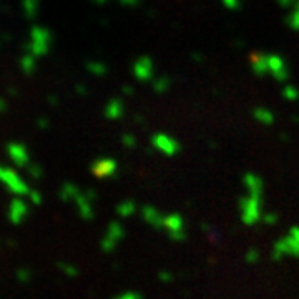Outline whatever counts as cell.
I'll return each instance as SVG.
<instances>
[{
    "label": "cell",
    "instance_id": "9c48e42d",
    "mask_svg": "<svg viewBox=\"0 0 299 299\" xmlns=\"http://www.w3.org/2000/svg\"><path fill=\"white\" fill-rule=\"evenodd\" d=\"M25 10L30 17H34V13L37 12V0H25Z\"/></svg>",
    "mask_w": 299,
    "mask_h": 299
},
{
    "label": "cell",
    "instance_id": "3957f363",
    "mask_svg": "<svg viewBox=\"0 0 299 299\" xmlns=\"http://www.w3.org/2000/svg\"><path fill=\"white\" fill-rule=\"evenodd\" d=\"M133 74L140 80H150L153 76V62L150 57H140L133 65Z\"/></svg>",
    "mask_w": 299,
    "mask_h": 299
},
{
    "label": "cell",
    "instance_id": "5bb4252c",
    "mask_svg": "<svg viewBox=\"0 0 299 299\" xmlns=\"http://www.w3.org/2000/svg\"><path fill=\"white\" fill-rule=\"evenodd\" d=\"M278 2H279L283 7H289V5H296L298 0H278Z\"/></svg>",
    "mask_w": 299,
    "mask_h": 299
},
{
    "label": "cell",
    "instance_id": "30bf717a",
    "mask_svg": "<svg viewBox=\"0 0 299 299\" xmlns=\"http://www.w3.org/2000/svg\"><path fill=\"white\" fill-rule=\"evenodd\" d=\"M168 85H170V80L166 78V76H163L161 80H156V83H155V90H158V92H165V90L168 88Z\"/></svg>",
    "mask_w": 299,
    "mask_h": 299
},
{
    "label": "cell",
    "instance_id": "5b68a950",
    "mask_svg": "<svg viewBox=\"0 0 299 299\" xmlns=\"http://www.w3.org/2000/svg\"><path fill=\"white\" fill-rule=\"evenodd\" d=\"M153 143H155L156 148H160L161 151L168 153V155H171V153H175L176 150H178V145H176L175 140H171L170 137H166V135H155L153 137Z\"/></svg>",
    "mask_w": 299,
    "mask_h": 299
},
{
    "label": "cell",
    "instance_id": "6da1fadb",
    "mask_svg": "<svg viewBox=\"0 0 299 299\" xmlns=\"http://www.w3.org/2000/svg\"><path fill=\"white\" fill-rule=\"evenodd\" d=\"M50 43H52V35H50L48 30L42 29V27H35V29L32 30L29 50L34 57L45 55L50 48Z\"/></svg>",
    "mask_w": 299,
    "mask_h": 299
},
{
    "label": "cell",
    "instance_id": "ba28073f",
    "mask_svg": "<svg viewBox=\"0 0 299 299\" xmlns=\"http://www.w3.org/2000/svg\"><path fill=\"white\" fill-rule=\"evenodd\" d=\"M20 63H22V67H24L25 72H30L35 67V57L32 55V53H27V55H24V58H22Z\"/></svg>",
    "mask_w": 299,
    "mask_h": 299
},
{
    "label": "cell",
    "instance_id": "9a60e30c",
    "mask_svg": "<svg viewBox=\"0 0 299 299\" xmlns=\"http://www.w3.org/2000/svg\"><path fill=\"white\" fill-rule=\"evenodd\" d=\"M123 5H137L138 3V0H120Z\"/></svg>",
    "mask_w": 299,
    "mask_h": 299
},
{
    "label": "cell",
    "instance_id": "2e32d148",
    "mask_svg": "<svg viewBox=\"0 0 299 299\" xmlns=\"http://www.w3.org/2000/svg\"><path fill=\"white\" fill-rule=\"evenodd\" d=\"M97 2H98V3H102V2H105V0H97Z\"/></svg>",
    "mask_w": 299,
    "mask_h": 299
},
{
    "label": "cell",
    "instance_id": "4fadbf2b",
    "mask_svg": "<svg viewBox=\"0 0 299 299\" xmlns=\"http://www.w3.org/2000/svg\"><path fill=\"white\" fill-rule=\"evenodd\" d=\"M223 2L228 8H238L239 7V0H223Z\"/></svg>",
    "mask_w": 299,
    "mask_h": 299
},
{
    "label": "cell",
    "instance_id": "8fae6325",
    "mask_svg": "<svg viewBox=\"0 0 299 299\" xmlns=\"http://www.w3.org/2000/svg\"><path fill=\"white\" fill-rule=\"evenodd\" d=\"M90 70L92 72H100V74H105L107 72V67L103 63H90Z\"/></svg>",
    "mask_w": 299,
    "mask_h": 299
},
{
    "label": "cell",
    "instance_id": "7a4b0ae2",
    "mask_svg": "<svg viewBox=\"0 0 299 299\" xmlns=\"http://www.w3.org/2000/svg\"><path fill=\"white\" fill-rule=\"evenodd\" d=\"M269 74L274 76L278 81H284L288 80L289 76V70L286 67L284 60L278 55H269Z\"/></svg>",
    "mask_w": 299,
    "mask_h": 299
},
{
    "label": "cell",
    "instance_id": "8992f818",
    "mask_svg": "<svg viewBox=\"0 0 299 299\" xmlns=\"http://www.w3.org/2000/svg\"><path fill=\"white\" fill-rule=\"evenodd\" d=\"M288 25L291 27V29H294V30H299V0H298L296 5H294L293 13H289V17H288Z\"/></svg>",
    "mask_w": 299,
    "mask_h": 299
},
{
    "label": "cell",
    "instance_id": "277c9868",
    "mask_svg": "<svg viewBox=\"0 0 299 299\" xmlns=\"http://www.w3.org/2000/svg\"><path fill=\"white\" fill-rule=\"evenodd\" d=\"M251 65H253L255 74L262 76L266 72H269V55H264V53H253Z\"/></svg>",
    "mask_w": 299,
    "mask_h": 299
},
{
    "label": "cell",
    "instance_id": "52a82bcc",
    "mask_svg": "<svg viewBox=\"0 0 299 299\" xmlns=\"http://www.w3.org/2000/svg\"><path fill=\"white\" fill-rule=\"evenodd\" d=\"M255 116L260 121H262V123H271V121H273V115H271L268 110H262V108L255 110Z\"/></svg>",
    "mask_w": 299,
    "mask_h": 299
},
{
    "label": "cell",
    "instance_id": "7c38bea8",
    "mask_svg": "<svg viewBox=\"0 0 299 299\" xmlns=\"http://www.w3.org/2000/svg\"><path fill=\"white\" fill-rule=\"evenodd\" d=\"M284 97H286V98H289V100H294V98H298V90H296V88H293V87H288V88H284Z\"/></svg>",
    "mask_w": 299,
    "mask_h": 299
}]
</instances>
